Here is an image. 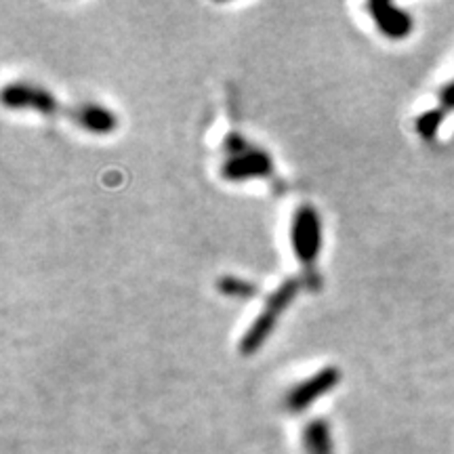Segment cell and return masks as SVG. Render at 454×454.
Here are the masks:
<instances>
[{
  "label": "cell",
  "instance_id": "obj_1",
  "mask_svg": "<svg viewBox=\"0 0 454 454\" xmlns=\"http://www.w3.org/2000/svg\"><path fill=\"white\" fill-rule=\"evenodd\" d=\"M274 164L268 152L248 144L240 133H230L225 139V162L221 177L227 181H248L270 177Z\"/></svg>",
  "mask_w": 454,
  "mask_h": 454
},
{
  "label": "cell",
  "instance_id": "obj_2",
  "mask_svg": "<svg viewBox=\"0 0 454 454\" xmlns=\"http://www.w3.org/2000/svg\"><path fill=\"white\" fill-rule=\"evenodd\" d=\"M299 288H301V280L291 278V280L282 282L280 286L271 293V297L268 299V303H265V308L261 309L257 320L248 326V331L244 333V337L240 340V351L244 356L254 354V351L268 340L271 331H274L278 325V317L282 316V311L288 309V305H291L293 299L297 297Z\"/></svg>",
  "mask_w": 454,
  "mask_h": 454
},
{
  "label": "cell",
  "instance_id": "obj_3",
  "mask_svg": "<svg viewBox=\"0 0 454 454\" xmlns=\"http://www.w3.org/2000/svg\"><path fill=\"white\" fill-rule=\"evenodd\" d=\"M291 244L301 263L308 268V271H314L317 253L322 248V223L316 208L309 207V204H305V207H301L294 213L291 227Z\"/></svg>",
  "mask_w": 454,
  "mask_h": 454
},
{
  "label": "cell",
  "instance_id": "obj_4",
  "mask_svg": "<svg viewBox=\"0 0 454 454\" xmlns=\"http://www.w3.org/2000/svg\"><path fill=\"white\" fill-rule=\"evenodd\" d=\"M4 106L13 107V110H34L41 114H66L70 116L74 122L78 121V107L76 110H66L57 104V99L53 95L47 93L44 89L38 87H27L24 82L17 84H9L3 93Z\"/></svg>",
  "mask_w": 454,
  "mask_h": 454
},
{
  "label": "cell",
  "instance_id": "obj_5",
  "mask_svg": "<svg viewBox=\"0 0 454 454\" xmlns=\"http://www.w3.org/2000/svg\"><path fill=\"white\" fill-rule=\"evenodd\" d=\"M339 381H340L339 368H325V371L316 372L314 377H309L308 381L294 385V387L288 391V395L284 397V406L293 412L305 411V408L311 406V402H316L317 397L326 395Z\"/></svg>",
  "mask_w": 454,
  "mask_h": 454
},
{
  "label": "cell",
  "instance_id": "obj_6",
  "mask_svg": "<svg viewBox=\"0 0 454 454\" xmlns=\"http://www.w3.org/2000/svg\"><path fill=\"white\" fill-rule=\"evenodd\" d=\"M368 11H371L374 17V24H377L379 30H381L387 38H404L408 36V32H411V15L404 13L402 9H397L395 4L372 3L368 4Z\"/></svg>",
  "mask_w": 454,
  "mask_h": 454
},
{
  "label": "cell",
  "instance_id": "obj_7",
  "mask_svg": "<svg viewBox=\"0 0 454 454\" xmlns=\"http://www.w3.org/2000/svg\"><path fill=\"white\" fill-rule=\"evenodd\" d=\"M78 124L93 133H110L116 127V118L101 106H81L78 107Z\"/></svg>",
  "mask_w": 454,
  "mask_h": 454
},
{
  "label": "cell",
  "instance_id": "obj_8",
  "mask_svg": "<svg viewBox=\"0 0 454 454\" xmlns=\"http://www.w3.org/2000/svg\"><path fill=\"white\" fill-rule=\"evenodd\" d=\"M311 454H328L331 452V440H328V429L325 423H311L305 435Z\"/></svg>",
  "mask_w": 454,
  "mask_h": 454
},
{
  "label": "cell",
  "instance_id": "obj_9",
  "mask_svg": "<svg viewBox=\"0 0 454 454\" xmlns=\"http://www.w3.org/2000/svg\"><path fill=\"white\" fill-rule=\"evenodd\" d=\"M217 288L221 293L230 294V297H238V299H248V297H254V294H257L254 284L244 282V280H240V278H234V276H227L221 282H217Z\"/></svg>",
  "mask_w": 454,
  "mask_h": 454
},
{
  "label": "cell",
  "instance_id": "obj_10",
  "mask_svg": "<svg viewBox=\"0 0 454 454\" xmlns=\"http://www.w3.org/2000/svg\"><path fill=\"white\" fill-rule=\"evenodd\" d=\"M442 121H444V110H431L427 114H423V116H419L417 121L419 135H421L423 139L431 141L435 137V133H438Z\"/></svg>",
  "mask_w": 454,
  "mask_h": 454
},
{
  "label": "cell",
  "instance_id": "obj_11",
  "mask_svg": "<svg viewBox=\"0 0 454 454\" xmlns=\"http://www.w3.org/2000/svg\"><path fill=\"white\" fill-rule=\"evenodd\" d=\"M440 95H442V106L448 107V110H454V82L442 89Z\"/></svg>",
  "mask_w": 454,
  "mask_h": 454
}]
</instances>
